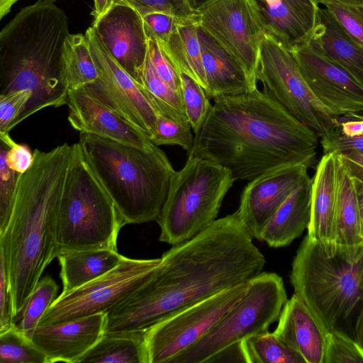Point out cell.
Listing matches in <instances>:
<instances>
[{
    "instance_id": "obj_16",
    "label": "cell",
    "mask_w": 363,
    "mask_h": 363,
    "mask_svg": "<svg viewBox=\"0 0 363 363\" xmlns=\"http://www.w3.org/2000/svg\"><path fill=\"white\" fill-rule=\"evenodd\" d=\"M309 167L304 164L284 166L249 181L236 211L252 238L261 240L265 226L279 206L309 177Z\"/></svg>"
},
{
    "instance_id": "obj_43",
    "label": "cell",
    "mask_w": 363,
    "mask_h": 363,
    "mask_svg": "<svg viewBox=\"0 0 363 363\" xmlns=\"http://www.w3.org/2000/svg\"><path fill=\"white\" fill-rule=\"evenodd\" d=\"M142 18L147 38L155 39L159 43L166 41L179 23H185L159 12L147 13Z\"/></svg>"
},
{
    "instance_id": "obj_35",
    "label": "cell",
    "mask_w": 363,
    "mask_h": 363,
    "mask_svg": "<svg viewBox=\"0 0 363 363\" xmlns=\"http://www.w3.org/2000/svg\"><path fill=\"white\" fill-rule=\"evenodd\" d=\"M184 111L193 132L201 130L213 105L203 88L186 74H179Z\"/></svg>"
},
{
    "instance_id": "obj_41",
    "label": "cell",
    "mask_w": 363,
    "mask_h": 363,
    "mask_svg": "<svg viewBox=\"0 0 363 363\" xmlns=\"http://www.w3.org/2000/svg\"><path fill=\"white\" fill-rule=\"evenodd\" d=\"M31 96L29 90L0 94V132L9 133L16 125Z\"/></svg>"
},
{
    "instance_id": "obj_56",
    "label": "cell",
    "mask_w": 363,
    "mask_h": 363,
    "mask_svg": "<svg viewBox=\"0 0 363 363\" xmlns=\"http://www.w3.org/2000/svg\"><path fill=\"white\" fill-rule=\"evenodd\" d=\"M39 1H50V2H52V3H55L57 0H39Z\"/></svg>"
},
{
    "instance_id": "obj_55",
    "label": "cell",
    "mask_w": 363,
    "mask_h": 363,
    "mask_svg": "<svg viewBox=\"0 0 363 363\" xmlns=\"http://www.w3.org/2000/svg\"><path fill=\"white\" fill-rule=\"evenodd\" d=\"M19 0H0V19L6 16L11 9L13 5Z\"/></svg>"
},
{
    "instance_id": "obj_5",
    "label": "cell",
    "mask_w": 363,
    "mask_h": 363,
    "mask_svg": "<svg viewBox=\"0 0 363 363\" xmlns=\"http://www.w3.org/2000/svg\"><path fill=\"white\" fill-rule=\"evenodd\" d=\"M78 143L125 224L156 220L175 172L166 154L157 145L145 150L89 133Z\"/></svg>"
},
{
    "instance_id": "obj_29",
    "label": "cell",
    "mask_w": 363,
    "mask_h": 363,
    "mask_svg": "<svg viewBox=\"0 0 363 363\" xmlns=\"http://www.w3.org/2000/svg\"><path fill=\"white\" fill-rule=\"evenodd\" d=\"M148 363L144 338L105 334L78 363Z\"/></svg>"
},
{
    "instance_id": "obj_17",
    "label": "cell",
    "mask_w": 363,
    "mask_h": 363,
    "mask_svg": "<svg viewBox=\"0 0 363 363\" xmlns=\"http://www.w3.org/2000/svg\"><path fill=\"white\" fill-rule=\"evenodd\" d=\"M91 27L108 54L140 84L148 50L141 16L128 6L113 4Z\"/></svg>"
},
{
    "instance_id": "obj_18",
    "label": "cell",
    "mask_w": 363,
    "mask_h": 363,
    "mask_svg": "<svg viewBox=\"0 0 363 363\" xmlns=\"http://www.w3.org/2000/svg\"><path fill=\"white\" fill-rule=\"evenodd\" d=\"M68 121L80 133H89L145 150L154 145L147 135L104 105L84 87L69 89Z\"/></svg>"
},
{
    "instance_id": "obj_54",
    "label": "cell",
    "mask_w": 363,
    "mask_h": 363,
    "mask_svg": "<svg viewBox=\"0 0 363 363\" xmlns=\"http://www.w3.org/2000/svg\"><path fill=\"white\" fill-rule=\"evenodd\" d=\"M318 4L325 6L328 4L336 3L345 5L361 6L363 5V0H315Z\"/></svg>"
},
{
    "instance_id": "obj_42",
    "label": "cell",
    "mask_w": 363,
    "mask_h": 363,
    "mask_svg": "<svg viewBox=\"0 0 363 363\" xmlns=\"http://www.w3.org/2000/svg\"><path fill=\"white\" fill-rule=\"evenodd\" d=\"M147 55L159 77L174 90L182 92L179 74L155 39L148 38Z\"/></svg>"
},
{
    "instance_id": "obj_47",
    "label": "cell",
    "mask_w": 363,
    "mask_h": 363,
    "mask_svg": "<svg viewBox=\"0 0 363 363\" xmlns=\"http://www.w3.org/2000/svg\"><path fill=\"white\" fill-rule=\"evenodd\" d=\"M328 134L345 137L363 134V116L359 113H352L337 116L333 130Z\"/></svg>"
},
{
    "instance_id": "obj_40",
    "label": "cell",
    "mask_w": 363,
    "mask_h": 363,
    "mask_svg": "<svg viewBox=\"0 0 363 363\" xmlns=\"http://www.w3.org/2000/svg\"><path fill=\"white\" fill-rule=\"evenodd\" d=\"M325 8L344 32L363 48V5L328 4Z\"/></svg>"
},
{
    "instance_id": "obj_3",
    "label": "cell",
    "mask_w": 363,
    "mask_h": 363,
    "mask_svg": "<svg viewBox=\"0 0 363 363\" xmlns=\"http://www.w3.org/2000/svg\"><path fill=\"white\" fill-rule=\"evenodd\" d=\"M72 152L67 143L48 152L35 149L32 165L20 174L11 218L0 236L15 316L59 255L57 220Z\"/></svg>"
},
{
    "instance_id": "obj_27",
    "label": "cell",
    "mask_w": 363,
    "mask_h": 363,
    "mask_svg": "<svg viewBox=\"0 0 363 363\" xmlns=\"http://www.w3.org/2000/svg\"><path fill=\"white\" fill-rule=\"evenodd\" d=\"M117 250L90 249L60 253V278L63 284L61 294L69 292L104 275L122 260Z\"/></svg>"
},
{
    "instance_id": "obj_23",
    "label": "cell",
    "mask_w": 363,
    "mask_h": 363,
    "mask_svg": "<svg viewBox=\"0 0 363 363\" xmlns=\"http://www.w3.org/2000/svg\"><path fill=\"white\" fill-rule=\"evenodd\" d=\"M198 35L206 79L205 91L210 99L255 89L239 64L211 36L199 27Z\"/></svg>"
},
{
    "instance_id": "obj_33",
    "label": "cell",
    "mask_w": 363,
    "mask_h": 363,
    "mask_svg": "<svg viewBox=\"0 0 363 363\" xmlns=\"http://www.w3.org/2000/svg\"><path fill=\"white\" fill-rule=\"evenodd\" d=\"M58 286L46 275L39 280L22 310L15 316L14 325L31 339L45 311L57 298Z\"/></svg>"
},
{
    "instance_id": "obj_6",
    "label": "cell",
    "mask_w": 363,
    "mask_h": 363,
    "mask_svg": "<svg viewBox=\"0 0 363 363\" xmlns=\"http://www.w3.org/2000/svg\"><path fill=\"white\" fill-rule=\"evenodd\" d=\"M124 225L113 200L88 164L79 143L72 144L57 220L59 255L90 249L117 250L118 233Z\"/></svg>"
},
{
    "instance_id": "obj_50",
    "label": "cell",
    "mask_w": 363,
    "mask_h": 363,
    "mask_svg": "<svg viewBox=\"0 0 363 363\" xmlns=\"http://www.w3.org/2000/svg\"><path fill=\"white\" fill-rule=\"evenodd\" d=\"M114 0H94V10L91 16L94 21H98L102 18L113 6Z\"/></svg>"
},
{
    "instance_id": "obj_9",
    "label": "cell",
    "mask_w": 363,
    "mask_h": 363,
    "mask_svg": "<svg viewBox=\"0 0 363 363\" xmlns=\"http://www.w3.org/2000/svg\"><path fill=\"white\" fill-rule=\"evenodd\" d=\"M284 282L273 272L249 281L244 297L196 344L172 363H204L242 340L268 330L287 301Z\"/></svg>"
},
{
    "instance_id": "obj_36",
    "label": "cell",
    "mask_w": 363,
    "mask_h": 363,
    "mask_svg": "<svg viewBox=\"0 0 363 363\" xmlns=\"http://www.w3.org/2000/svg\"><path fill=\"white\" fill-rule=\"evenodd\" d=\"M189 122L157 114L155 128L150 140L155 145H179L187 152L193 147L194 137Z\"/></svg>"
},
{
    "instance_id": "obj_31",
    "label": "cell",
    "mask_w": 363,
    "mask_h": 363,
    "mask_svg": "<svg viewBox=\"0 0 363 363\" xmlns=\"http://www.w3.org/2000/svg\"><path fill=\"white\" fill-rule=\"evenodd\" d=\"M69 89L84 87L99 77L89 41L82 33L69 34L63 48Z\"/></svg>"
},
{
    "instance_id": "obj_34",
    "label": "cell",
    "mask_w": 363,
    "mask_h": 363,
    "mask_svg": "<svg viewBox=\"0 0 363 363\" xmlns=\"http://www.w3.org/2000/svg\"><path fill=\"white\" fill-rule=\"evenodd\" d=\"M1 363H48L45 354L15 325L0 333Z\"/></svg>"
},
{
    "instance_id": "obj_4",
    "label": "cell",
    "mask_w": 363,
    "mask_h": 363,
    "mask_svg": "<svg viewBox=\"0 0 363 363\" xmlns=\"http://www.w3.org/2000/svg\"><path fill=\"white\" fill-rule=\"evenodd\" d=\"M69 34L65 11L39 0L21 9L1 30L0 94L32 92L16 125L45 108L67 104L63 48Z\"/></svg>"
},
{
    "instance_id": "obj_25",
    "label": "cell",
    "mask_w": 363,
    "mask_h": 363,
    "mask_svg": "<svg viewBox=\"0 0 363 363\" xmlns=\"http://www.w3.org/2000/svg\"><path fill=\"white\" fill-rule=\"evenodd\" d=\"M312 181L306 178L284 201L265 226L261 240L272 247H284L308 228Z\"/></svg>"
},
{
    "instance_id": "obj_39",
    "label": "cell",
    "mask_w": 363,
    "mask_h": 363,
    "mask_svg": "<svg viewBox=\"0 0 363 363\" xmlns=\"http://www.w3.org/2000/svg\"><path fill=\"white\" fill-rule=\"evenodd\" d=\"M323 363H363V352L350 335L333 330L327 334Z\"/></svg>"
},
{
    "instance_id": "obj_20",
    "label": "cell",
    "mask_w": 363,
    "mask_h": 363,
    "mask_svg": "<svg viewBox=\"0 0 363 363\" xmlns=\"http://www.w3.org/2000/svg\"><path fill=\"white\" fill-rule=\"evenodd\" d=\"M267 34L290 52L308 43L319 21L315 0H255Z\"/></svg>"
},
{
    "instance_id": "obj_48",
    "label": "cell",
    "mask_w": 363,
    "mask_h": 363,
    "mask_svg": "<svg viewBox=\"0 0 363 363\" xmlns=\"http://www.w3.org/2000/svg\"><path fill=\"white\" fill-rule=\"evenodd\" d=\"M337 155L353 179L363 184V152H348Z\"/></svg>"
},
{
    "instance_id": "obj_37",
    "label": "cell",
    "mask_w": 363,
    "mask_h": 363,
    "mask_svg": "<svg viewBox=\"0 0 363 363\" xmlns=\"http://www.w3.org/2000/svg\"><path fill=\"white\" fill-rule=\"evenodd\" d=\"M9 146L1 140L0 145V236L9 224L15 202L19 173L11 169L6 162Z\"/></svg>"
},
{
    "instance_id": "obj_13",
    "label": "cell",
    "mask_w": 363,
    "mask_h": 363,
    "mask_svg": "<svg viewBox=\"0 0 363 363\" xmlns=\"http://www.w3.org/2000/svg\"><path fill=\"white\" fill-rule=\"evenodd\" d=\"M199 27L242 67L257 88V73L266 28L255 0H216L198 12Z\"/></svg>"
},
{
    "instance_id": "obj_14",
    "label": "cell",
    "mask_w": 363,
    "mask_h": 363,
    "mask_svg": "<svg viewBox=\"0 0 363 363\" xmlns=\"http://www.w3.org/2000/svg\"><path fill=\"white\" fill-rule=\"evenodd\" d=\"M85 35L99 77L84 86V89L150 138L157 114L139 84L108 54L91 26L87 28Z\"/></svg>"
},
{
    "instance_id": "obj_11",
    "label": "cell",
    "mask_w": 363,
    "mask_h": 363,
    "mask_svg": "<svg viewBox=\"0 0 363 363\" xmlns=\"http://www.w3.org/2000/svg\"><path fill=\"white\" fill-rule=\"evenodd\" d=\"M249 281L186 306L151 327L144 335L148 363H172L196 344L244 297Z\"/></svg>"
},
{
    "instance_id": "obj_52",
    "label": "cell",
    "mask_w": 363,
    "mask_h": 363,
    "mask_svg": "<svg viewBox=\"0 0 363 363\" xmlns=\"http://www.w3.org/2000/svg\"><path fill=\"white\" fill-rule=\"evenodd\" d=\"M216 0H188L190 9L195 13H198L199 11L204 9Z\"/></svg>"
},
{
    "instance_id": "obj_28",
    "label": "cell",
    "mask_w": 363,
    "mask_h": 363,
    "mask_svg": "<svg viewBox=\"0 0 363 363\" xmlns=\"http://www.w3.org/2000/svg\"><path fill=\"white\" fill-rule=\"evenodd\" d=\"M198 30L196 22L181 23L166 41L158 43L179 74H187L206 90V79Z\"/></svg>"
},
{
    "instance_id": "obj_8",
    "label": "cell",
    "mask_w": 363,
    "mask_h": 363,
    "mask_svg": "<svg viewBox=\"0 0 363 363\" xmlns=\"http://www.w3.org/2000/svg\"><path fill=\"white\" fill-rule=\"evenodd\" d=\"M227 168L210 160L189 156L171 178L165 202L156 219L160 241L176 245L200 233L218 215L235 182Z\"/></svg>"
},
{
    "instance_id": "obj_45",
    "label": "cell",
    "mask_w": 363,
    "mask_h": 363,
    "mask_svg": "<svg viewBox=\"0 0 363 363\" xmlns=\"http://www.w3.org/2000/svg\"><path fill=\"white\" fill-rule=\"evenodd\" d=\"M0 140L9 146L6 155L9 167L19 174L26 172L33 162V152L30 147L26 145L16 143L9 133L0 132Z\"/></svg>"
},
{
    "instance_id": "obj_44",
    "label": "cell",
    "mask_w": 363,
    "mask_h": 363,
    "mask_svg": "<svg viewBox=\"0 0 363 363\" xmlns=\"http://www.w3.org/2000/svg\"><path fill=\"white\" fill-rule=\"evenodd\" d=\"M13 299L4 256L0 253V333L14 325Z\"/></svg>"
},
{
    "instance_id": "obj_2",
    "label": "cell",
    "mask_w": 363,
    "mask_h": 363,
    "mask_svg": "<svg viewBox=\"0 0 363 363\" xmlns=\"http://www.w3.org/2000/svg\"><path fill=\"white\" fill-rule=\"evenodd\" d=\"M213 101L189 156L227 168L235 181H251L284 166L314 163L319 137L265 89Z\"/></svg>"
},
{
    "instance_id": "obj_12",
    "label": "cell",
    "mask_w": 363,
    "mask_h": 363,
    "mask_svg": "<svg viewBox=\"0 0 363 363\" xmlns=\"http://www.w3.org/2000/svg\"><path fill=\"white\" fill-rule=\"evenodd\" d=\"M257 79L289 113L320 138L331 132L337 116L313 96L291 52L268 34L260 48Z\"/></svg>"
},
{
    "instance_id": "obj_1",
    "label": "cell",
    "mask_w": 363,
    "mask_h": 363,
    "mask_svg": "<svg viewBox=\"0 0 363 363\" xmlns=\"http://www.w3.org/2000/svg\"><path fill=\"white\" fill-rule=\"evenodd\" d=\"M235 211L174 245L150 279L106 313L104 335L143 337L175 311L260 274L266 263Z\"/></svg>"
},
{
    "instance_id": "obj_30",
    "label": "cell",
    "mask_w": 363,
    "mask_h": 363,
    "mask_svg": "<svg viewBox=\"0 0 363 363\" xmlns=\"http://www.w3.org/2000/svg\"><path fill=\"white\" fill-rule=\"evenodd\" d=\"M139 85L156 114L179 121L189 122L184 111L182 92L174 90L159 77L148 55L141 77V84Z\"/></svg>"
},
{
    "instance_id": "obj_15",
    "label": "cell",
    "mask_w": 363,
    "mask_h": 363,
    "mask_svg": "<svg viewBox=\"0 0 363 363\" xmlns=\"http://www.w3.org/2000/svg\"><path fill=\"white\" fill-rule=\"evenodd\" d=\"M315 99L335 116L363 112V86L306 44L291 52Z\"/></svg>"
},
{
    "instance_id": "obj_49",
    "label": "cell",
    "mask_w": 363,
    "mask_h": 363,
    "mask_svg": "<svg viewBox=\"0 0 363 363\" xmlns=\"http://www.w3.org/2000/svg\"><path fill=\"white\" fill-rule=\"evenodd\" d=\"M353 323L352 338L363 352V296L357 308Z\"/></svg>"
},
{
    "instance_id": "obj_32",
    "label": "cell",
    "mask_w": 363,
    "mask_h": 363,
    "mask_svg": "<svg viewBox=\"0 0 363 363\" xmlns=\"http://www.w3.org/2000/svg\"><path fill=\"white\" fill-rule=\"evenodd\" d=\"M239 344L245 362L306 363L300 354L268 330L250 337Z\"/></svg>"
},
{
    "instance_id": "obj_24",
    "label": "cell",
    "mask_w": 363,
    "mask_h": 363,
    "mask_svg": "<svg viewBox=\"0 0 363 363\" xmlns=\"http://www.w3.org/2000/svg\"><path fill=\"white\" fill-rule=\"evenodd\" d=\"M362 242L363 232L355 182L337 155L336 252L349 261L355 262Z\"/></svg>"
},
{
    "instance_id": "obj_7",
    "label": "cell",
    "mask_w": 363,
    "mask_h": 363,
    "mask_svg": "<svg viewBox=\"0 0 363 363\" xmlns=\"http://www.w3.org/2000/svg\"><path fill=\"white\" fill-rule=\"evenodd\" d=\"M290 280L294 294L327 333L342 331L363 296L355 262L337 252L328 255L308 235L294 258Z\"/></svg>"
},
{
    "instance_id": "obj_19",
    "label": "cell",
    "mask_w": 363,
    "mask_h": 363,
    "mask_svg": "<svg viewBox=\"0 0 363 363\" xmlns=\"http://www.w3.org/2000/svg\"><path fill=\"white\" fill-rule=\"evenodd\" d=\"M106 313L74 320L38 325L33 333V343L45 354L48 363H78L104 335Z\"/></svg>"
},
{
    "instance_id": "obj_10",
    "label": "cell",
    "mask_w": 363,
    "mask_h": 363,
    "mask_svg": "<svg viewBox=\"0 0 363 363\" xmlns=\"http://www.w3.org/2000/svg\"><path fill=\"white\" fill-rule=\"evenodd\" d=\"M161 257H123L111 271L69 292L61 294L45 311L38 325L66 323L106 313L132 296L156 272Z\"/></svg>"
},
{
    "instance_id": "obj_53",
    "label": "cell",
    "mask_w": 363,
    "mask_h": 363,
    "mask_svg": "<svg viewBox=\"0 0 363 363\" xmlns=\"http://www.w3.org/2000/svg\"><path fill=\"white\" fill-rule=\"evenodd\" d=\"M354 182L363 232V184L355 180Z\"/></svg>"
},
{
    "instance_id": "obj_46",
    "label": "cell",
    "mask_w": 363,
    "mask_h": 363,
    "mask_svg": "<svg viewBox=\"0 0 363 363\" xmlns=\"http://www.w3.org/2000/svg\"><path fill=\"white\" fill-rule=\"evenodd\" d=\"M320 143L324 154L363 152V134L354 137L328 134L320 138Z\"/></svg>"
},
{
    "instance_id": "obj_22",
    "label": "cell",
    "mask_w": 363,
    "mask_h": 363,
    "mask_svg": "<svg viewBox=\"0 0 363 363\" xmlns=\"http://www.w3.org/2000/svg\"><path fill=\"white\" fill-rule=\"evenodd\" d=\"M306 363H323L328 333L295 294L286 301L273 332Z\"/></svg>"
},
{
    "instance_id": "obj_51",
    "label": "cell",
    "mask_w": 363,
    "mask_h": 363,
    "mask_svg": "<svg viewBox=\"0 0 363 363\" xmlns=\"http://www.w3.org/2000/svg\"><path fill=\"white\" fill-rule=\"evenodd\" d=\"M355 266L358 275L359 282L361 289L363 290V242L359 247L356 260Z\"/></svg>"
},
{
    "instance_id": "obj_26",
    "label": "cell",
    "mask_w": 363,
    "mask_h": 363,
    "mask_svg": "<svg viewBox=\"0 0 363 363\" xmlns=\"http://www.w3.org/2000/svg\"><path fill=\"white\" fill-rule=\"evenodd\" d=\"M308 44L363 86V48L344 32L325 8H320L318 23Z\"/></svg>"
},
{
    "instance_id": "obj_38",
    "label": "cell",
    "mask_w": 363,
    "mask_h": 363,
    "mask_svg": "<svg viewBox=\"0 0 363 363\" xmlns=\"http://www.w3.org/2000/svg\"><path fill=\"white\" fill-rule=\"evenodd\" d=\"M114 4L133 8L141 17L150 13L159 12L181 21L197 23L198 13L190 9L188 0H114Z\"/></svg>"
},
{
    "instance_id": "obj_21",
    "label": "cell",
    "mask_w": 363,
    "mask_h": 363,
    "mask_svg": "<svg viewBox=\"0 0 363 363\" xmlns=\"http://www.w3.org/2000/svg\"><path fill=\"white\" fill-rule=\"evenodd\" d=\"M337 162V155L329 152L324 154L318 164L312 181L307 228L309 238L319 243L330 256L336 254Z\"/></svg>"
}]
</instances>
